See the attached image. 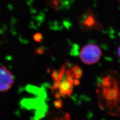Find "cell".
<instances>
[{"instance_id":"obj_1","label":"cell","mask_w":120,"mask_h":120,"mask_svg":"<svg viewBox=\"0 0 120 120\" xmlns=\"http://www.w3.org/2000/svg\"><path fill=\"white\" fill-rule=\"evenodd\" d=\"M66 62L58 70L53 71L52 77L54 81L52 87L53 91L56 90V97H69L73 93V86L79 85L80 82L76 77L72 67L70 68Z\"/></svg>"},{"instance_id":"obj_2","label":"cell","mask_w":120,"mask_h":120,"mask_svg":"<svg viewBox=\"0 0 120 120\" xmlns=\"http://www.w3.org/2000/svg\"><path fill=\"white\" fill-rule=\"evenodd\" d=\"M116 74H109L102 78L101 82L99 86L101 92L102 101L109 112L118 113L120 110V85Z\"/></svg>"},{"instance_id":"obj_3","label":"cell","mask_w":120,"mask_h":120,"mask_svg":"<svg viewBox=\"0 0 120 120\" xmlns=\"http://www.w3.org/2000/svg\"><path fill=\"white\" fill-rule=\"evenodd\" d=\"M80 28L83 31L93 30H101V24L97 20L94 14L91 9H89L78 17Z\"/></svg>"},{"instance_id":"obj_4","label":"cell","mask_w":120,"mask_h":120,"mask_svg":"<svg viewBox=\"0 0 120 120\" xmlns=\"http://www.w3.org/2000/svg\"><path fill=\"white\" fill-rule=\"evenodd\" d=\"M101 55V49L98 45L90 44L82 49L80 57L84 63L92 64L97 63L100 59Z\"/></svg>"},{"instance_id":"obj_5","label":"cell","mask_w":120,"mask_h":120,"mask_svg":"<svg viewBox=\"0 0 120 120\" xmlns=\"http://www.w3.org/2000/svg\"><path fill=\"white\" fill-rule=\"evenodd\" d=\"M14 83L13 75L5 67H0V92L7 91Z\"/></svg>"},{"instance_id":"obj_6","label":"cell","mask_w":120,"mask_h":120,"mask_svg":"<svg viewBox=\"0 0 120 120\" xmlns=\"http://www.w3.org/2000/svg\"><path fill=\"white\" fill-rule=\"evenodd\" d=\"M72 69L75 74L76 78L79 79L82 76L83 73L82 69L77 65H74L72 67Z\"/></svg>"},{"instance_id":"obj_7","label":"cell","mask_w":120,"mask_h":120,"mask_svg":"<svg viewBox=\"0 0 120 120\" xmlns=\"http://www.w3.org/2000/svg\"><path fill=\"white\" fill-rule=\"evenodd\" d=\"M60 0H51L49 2V4L53 9H57V6L59 4V3L60 2Z\"/></svg>"},{"instance_id":"obj_8","label":"cell","mask_w":120,"mask_h":120,"mask_svg":"<svg viewBox=\"0 0 120 120\" xmlns=\"http://www.w3.org/2000/svg\"><path fill=\"white\" fill-rule=\"evenodd\" d=\"M42 38V35L41 34L38 33L35 35L34 39L37 41H41Z\"/></svg>"},{"instance_id":"obj_9","label":"cell","mask_w":120,"mask_h":120,"mask_svg":"<svg viewBox=\"0 0 120 120\" xmlns=\"http://www.w3.org/2000/svg\"><path fill=\"white\" fill-rule=\"evenodd\" d=\"M55 106L56 107H60L61 106V103L59 101H56L55 102Z\"/></svg>"},{"instance_id":"obj_10","label":"cell","mask_w":120,"mask_h":120,"mask_svg":"<svg viewBox=\"0 0 120 120\" xmlns=\"http://www.w3.org/2000/svg\"><path fill=\"white\" fill-rule=\"evenodd\" d=\"M117 53H118V56H119V57L120 58V45L118 48V50H117Z\"/></svg>"},{"instance_id":"obj_11","label":"cell","mask_w":120,"mask_h":120,"mask_svg":"<svg viewBox=\"0 0 120 120\" xmlns=\"http://www.w3.org/2000/svg\"></svg>"}]
</instances>
